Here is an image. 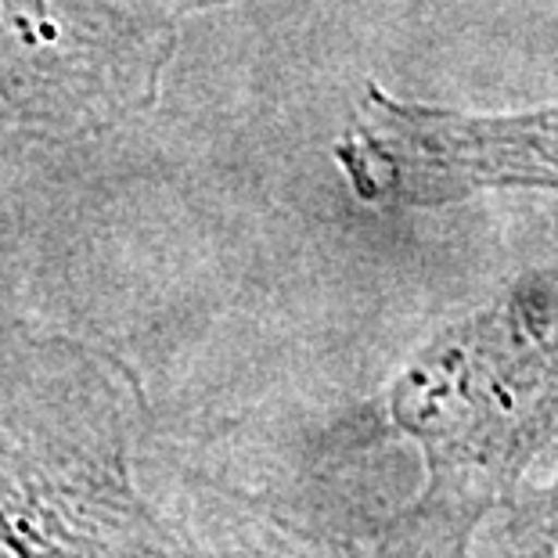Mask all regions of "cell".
I'll list each match as a JSON object with an SVG mask.
<instances>
[{
  "mask_svg": "<svg viewBox=\"0 0 558 558\" xmlns=\"http://www.w3.org/2000/svg\"><path fill=\"white\" fill-rule=\"evenodd\" d=\"M367 202H450L472 187H558V112L522 120H458L367 90L357 130L339 148Z\"/></svg>",
  "mask_w": 558,
  "mask_h": 558,
  "instance_id": "cell-1",
  "label": "cell"
},
{
  "mask_svg": "<svg viewBox=\"0 0 558 558\" xmlns=\"http://www.w3.org/2000/svg\"><path fill=\"white\" fill-rule=\"evenodd\" d=\"M0 544L15 558H98L73 541L51 537L40 526H33V519L11 515L4 508H0Z\"/></svg>",
  "mask_w": 558,
  "mask_h": 558,
  "instance_id": "cell-2",
  "label": "cell"
}]
</instances>
